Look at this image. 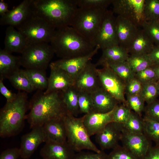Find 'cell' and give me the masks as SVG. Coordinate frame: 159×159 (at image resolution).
Segmentation results:
<instances>
[{
	"instance_id": "cell-1",
	"label": "cell",
	"mask_w": 159,
	"mask_h": 159,
	"mask_svg": "<svg viewBox=\"0 0 159 159\" xmlns=\"http://www.w3.org/2000/svg\"><path fill=\"white\" fill-rule=\"evenodd\" d=\"M38 90L29 102L30 111L26 117L31 129L51 120L62 118L68 113L62 91L45 94Z\"/></svg>"
},
{
	"instance_id": "cell-2",
	"label": "cell",
	"mask_w": 159,
	"mask_h": 159,
	"mask_svg": "<svg viewBox=\"0 0 159 159\" xmlns=\"http://www.w3.org/2000/svg\"><path fill=\"white\" fill-rule=\"evenodd\" d=\"M75 0H32V13L55 29L70 26L78 8Z\"/></svg>"
},
{
	"instance_id": "cell-3",
	"label": "cell",
	"mask_w": 159,
	"mask_h": 159,
	"mask_svg": "<svg viewBox=\"0 0 159 159\" xmlns=\"http://www.w3.org/2000/svg\"><path fill=\"white\" fill-rule=\"evenodd\" d=\"M50 43L61 59L85 56L95 48L70 26L56 29Z\"/></svg>"
},
{
	"instance_id": "cell-4",
	"label": "cell",
	"mask_w": 159,
	"mask_h": 159,
	"mask_svg": "<svg viewBox=\"0 0 159 159\" xmlns=\"http://www.w3.org/2000/svg\"><path fill=\"white\" fill-rule=\"evenodd\" d=\"M29 107L27 92L24 91H19L14 100L6 102L0 112L1 138L13 136L21 131L24 125Z\"/></svg>"
},
{
	"instance_id": "cell-5",
	"label": "cell",
	"mask_w": 159,
	"mask_h": 159,
	"mask_svg": "<svg viewBox=\"0 0 159 159\" xmlns=\"http://www.w3.org/2000/svg\"><path fill=\"white\" fill-rule=\"evenodd\" d=\"M107 9L78 8L70 25L91 44L102 25Z\"/></svg>"
},
{
	"instance_id": "cell-6",
	"label": "cell",
	"mask_w": 159,
	"mask_h": 159,
	"mask_svg": "<svg viewBox=\"0 0 159 159\" xmlns=\"http://www.w3.org/2000/svg\"><path fill=\"white\" fill-rule=\"evenodd\" d=\"M66 130L67 142L75 151L83 150L99 153V150L92 142L83 122V116L77 118L67 113L63 118Z\"/></svg>"
},
{
	"instance_id": "cell-7",
	"label": "cell",
	"mask_w": 159,
	"mask_h": 159,
	"mask_svg": "<svg viewBox=\"0 0 159 159\" xmlns=\"http://www.w3.org/2000/svg\"><path fill=\"white\" fill-rule=\"evenodd\" d=\"M24 37L27 45L50 42L56 29L44 19L32 13L16 27Z\"/></svg>"
},
{
	"instance_id": "cell-8",
	"label": "cell",
	"mask_w": 159,
	"mask_h": 159,
	"mask_svg": "<svg viewBox=\"0 0 159 159\" xmlns=\"http://www.w3.org/2000/svg\"><path fill=\"white\" fill-rule=\"evenodd\" d=\"M49 43L27 44L20 56L21 65L25 69L45 70L54 54Z\"/></svg>"
},
{
	"instance_id": "cell-9",
	"label": "cell",
	"mask_w": 159,
	"mask_h": 159,
	"mask_svg": "<svg viewBox=\"0 0 159 159\" xmlns=\"http://www.w3.org/2000/svg\"><path fill=\"white\" fill-rule=\"evenodd\" d=\"M103 67L97 69L101 87L119 102L126 105L125 82L107 66Z\"/></svg>"
},
{
	"instance_id": "cell-10",
	"label": "cell",
	"mask_w": 159,
	"mask_h": 159,
	"mask_svg": "<svg viewBox=\"0 0 159 159\" xmlns=\"http://www.w3.org/2000/svg\"><path fill=\"white\" fill-rule=\"evenodd\" d=\"M145 0H112V11L117 14L141 26L145 21L143 9Z\"/></svg>"
},
{
	"instance_id": "cell-11",
	"label": "cell",
	"mask_w": 159,
	"mask_h": 159,
	"mask_svg": "<svg viewBox=\"0 0 159 159\" xmlns=\"http://www.w3.org/2000/svg\"><path fill=\"white\" fill-rule=\"evenodd\" d=\"M116 17L112 11L107 10L103 20L96 37L92 43L100 49L119 45L116 28Z\"/></svg>"
},
{
	"instance_id": "cell-12",
	"label": "cell",
	"mask_w": 159,
	"mask_h": 159,
	"mask_svg": "<svg viewBox=\"0 0 159 159\" xmlns=\"http://www.w3.org/2000/svg\"><path fill=\"white\" fill-rule=\"evenodd\" d=\"M97 67L90 61L76 76L74 87L78 92L91 94L102 87Z\"/></svg>"
},
{
	"instance_id": "cell-13",
	"label": "cell",
	"mask_w": 159,
	"mask_h": 159,
	"mask_svg": "<svg viewBox=\"0 0 159 159\" xmlns=\"http://www.w3.org/2000/svg\"><path fill=\"white\" fill-rule=\"evenodd\" d=\"M120 141L122 146L138 159H143L152 146L151 141L144 133H131L123 129Z\"/></svg>"
},
{
	"instance_id": "cell-14",
	"label": "cell",
	"mask_w": 159,
	"mask_h": 159,
	"mask_svg": "<svg viewBox=\"0 0 159 159\" xmlns=\"http://www.w3.org/2000/svg\"><path fill=\"white\" fill-rule=\"evenodd\" d=\"M32 129L30 132L21 138L19 149L20 157L23 159H29L39 145L46 142L42 126H36Z\"/></svg>"
},
{
	"instance_id": "cell-15",
	"label": "cell",
	"mask_w": 159,
	"mask_h": 159,
	"mask_svg": "<svg viewBox=\"0 0 159 159\" xmlns=\"http://www.w3.org/2000/svg\"><path fill=\"white\" fill-rule=\"evenodd\" d=\"M123 130L122 124L112 122L96 135L95 139L101 150L113 149L118 145Z\"/></svg>"
},
{
	"instance_id": "cell-16",
	"label": "cell",
	"mask_w": 159,
	"mask_h": 159,
	"mask_svg": "<svg viewBox=\"0 0 159 159\" xmlns=\"http://www.w3.org/2000/svg\"><path fill=\"white\" fill-rule=\"evenodd\" d=\"M50 74L48 78L47 88L45 94L57 91H64L74 85V80L63 70L52 63L49 64Z\"/></svg>"
},
{
	"instance_id": "cell-17",
	"label": "cell",
	"mask_w": 159,
	"mask_h": 159,
	"mask_svg": "<svg viewBox=\"0 0 159 159\" xmlns=\"http://www.w3.org/2000/svg\"><path fill=\"white\" fill-rule=\"evenodd\" d=\"M99 49V46L97 45L93 51L85 55L68 59H60L52 63L64 70L74 80Z\"/></svg>"
},
{
	"instance_id": "cell-18",
	"label": "cell",
	"mask_w": 159,
	"mask_h": 159,
	"mask_svg": "<svg viewBox=\"0 0 159 159\" xmlns=\"http://www.w3.org/2000/svg\"><path fill=\"white\" fill-rule=\"evenodd\" d=\"M45 143L40 152L43 159H74L75 151L67 141L60 143L49 141Z\"/></svg>"
},
{
	"instance_id": "cell-19",
	"label": "cell",
	"mask_w": 159,
	"mask_h": 159,
	"mask_svg": "<svg viewBox=\"0 0 159 159\" xmlns=\"http://www.w3.org/2000/svg\"><path fill=\"white\" fill-rule=\"evenodd\" d=\"M138 27L129 20L117 16L116 28L119 45L127 49L138 33Z\"/></svg>"
},
{
	"instance_id": "cell-20",
	"label": "cell",
	"mask_w": 159,
	"mask_h": 159,
	"mask_svg": "<svg viewBox=\"0 0 159 159\" xmlns=\"http://www.w3.org/2000/svg\"><path fill=\"white\" fill-rule=\"evenodd\" d=\"M32 0H24L17 6L10 10L0 19L1 25L17 26L23 23L31 14Z\"/></svg>"
},
{
	"instance_id": "cell-21",
	"label": "cell",
	"mask_w": 159,
	"mask_h": 159,
	"mask_svg": "<svg viewBox=\"0 0 159 159\" xmlns=\"http://www.w3.org/2000/svg\"><path fill=\"white\" fill-rule=\"evenodd\" d=\"M113 110L106 113L93 112L83 116L84 125L90 137L96 135L112 122Z\"/></svg>"
},
{
	"instance_id": "cell-22",
	"label": "cell",
	"mask_w": 159,
	"mask_h": 159,
	"mask_svg": "<svg viewBox=\"0 0 159 159\" xmlns=\"http://www.w3.org/2000/svg\"><path fill=\"white\" fill-rule=\"evenodd\" d=\"M94 112L106 113L111 111L118 105L117 100L101 87L90 94Z\"/></svg>"
},
{
	"instance_id": "cell-23",
	"label": "cell",
	"mask_w": 159,
	"mask_h": 159,
	"mask_svg": "<svg viewBox=\"0 0 159 159\" xmlns=\"http://www.w3.org/2000/svg\"><path fill=\"white\" fill-rule=\"evenodd\" d=\"M63 118L51 120L43 125L46 142L63 143L67 141L66 128Z\"/></svg>"
},
{
	"instance_id": "cell-24",
	"label": "cell",
	"mask_w": 159,
	"mask_h": 159,
	"mask_svg": "<svg viewBox=\"0 0 159 159\" xmlns=\"http://www.w3.org/2000/svg\"><path fill=\"white\" fill-rule=\"evenodd\" d=\"M4 43V49L11 53L15 52L21 54L27 45L23 35L11 26L6 29Z\"/></svg>"
},
{
	"instance_id": "cell-25",
	"label": "cell",
	"mask_w": 159,
	"mask_h": 159,
	"mask_svg": "<svg viewBox=\"0 0 159 159\" xmlns=\"http://www.w3.org/2000/svg\"><path fill=\"white\" fill-rule=\"evenodd\" d=\"M154 43L142 29H139L136 35L127 49L130 55L148 54L154 46Z\"/></svg>"
},
{
	"instance_id": "cell-26",
	"label": "cell",
	"mask_w": 159,
	"mask_h": 159,
	"mask_svg": "<svg viewBox=\"0 0 159 159\" xmlns=\"http://www.w3.org/2000/svg\"><path fill=\"white\" fill-rule=\"evenodd\" d=\"M21 65L20 56H14L4 49L0 50V79H8Z\"/></svg>"
},
{
	"instance_id": "cell-27",
	"label": "cell",
	"mask_w": 159,
	"mask_h": 159,
	"mask_svg": "<svg viewBox=\"0 0 159 159\" xmlns=\"http://www.w3.org/2000/svg\"><path fill=\"white\" fill-rule=\"evenodd\" d=\"M102 55L96 66H104L109 63L126 61L130 54L127 50L119 45L110 47L102 50Z\"/></svg>"
},
{
	"instance_id": "cell-28",
	"label": "cell",
	"mask_w": 159,
	"mask_h": 159,
	"mask_svg": "<svg viewBox=\"0 0 159 159\" xmlns=\"http://www.w3.org/2000/svg\"><path fill=\"white\" fill-rule=\"evenodd\" d=\"M64 104L68 113L74 116L80 113L78 105V91L74 87L62 91Z\"/></svg>"
},
{
	"instance_id": "cell-29",
	"label": "cell",
	"mask_w": 159,
	"mask_h": 159,
	"mask_svg": "<svg viewBox=\"0 0 159 159\" xmlns=\"http://www.w3.org/2000/svg\"><path fill=\"white\" fill-rule=\"evenodd\" d=\"M16 89L26 92H31L35 90L24 70L19 69L8 79Z\"/></svg>"
},
{
	"instance_id": "cell-30",
	"label": "cell",
	"mask_w": 159,
	"mask_h": 159,
	"mask_svg": "<svg viewBox=\"0 0 159 159\" xmlns=\"http://www.w3.org/2000/svg\"><path fill=\"white\" fill-rule=\"evenodd\" d=\"M24 72L35 90H46L48 84L45 70L37 69H25Z\"/></svg>"
},
{
	"instance_id": "cell-31",
	"label": "cell",
	"mask_w": 159,
	"mask_h": 159,
	"mask_svg": "<svg viewBox=\"0 0 159 159\" xmlns=\"http://www.w3.org/2000/svg\"><path fill=\"white\" fill-rule=\"evenodd\" d=\"M122 125L123 130L128 132L138 134L144 133L143 119L132 111H131L126 122Z\"/></svg>"
},
{
	"instance_id": "cell-32",
	"label": "cell",
	"mask_w": 159,
	"mask_h": 159,
	"mask_svg": "<svg viewBox=\"0 0 159 159\" xmlns=\"http://www.w3.org/2000/svg\"><path fill=\"white\" fill-rule=\"evenodd\" d=\"M104 65L109 67L123 80L125 83L135 77V73L132 70L127 61L110 63Z\"/></svg>"
},
{
	"instance_id": "cell-33",
	"label": "cell",
	"mask_w": 159,
	"mask_h": 159,
	"mask_svg": "<svg viewBox=\"0 0 159 159\" xmlns=\"http://www.w3.org/2000/svg\"><path fill=\"white\" fill-rule=\"evenodd\" d=\"M126 61L135 73L153 66L148 54L130 55Z\"/></svg>"
},
{
	"instance_id": "cell-34",
	"label": "cell",
	"mask_w": 159,
	"mask_h": 159,
	"mask_svg": "<svg viewBox=\"0 0 159 159\" xmlns=\"http://www.w3.org/2000/svg\"><path fill=\"white\" fill-rule=\"evenodd\" d=\"M144 133L157 145H159V121L144 117Z\"/></svg>"
},
{
	"instance_id": "cell-35",
	"label": "cell",
	"mask_w": 159,
	"mask_h": 159,
	"mask_svg": "<svg viewBox=\"0 0 159 159\" xmlns=\"http://www.w3.org/2000/svg\"><path fill=\"white\" fill-rule=\"evenodd\" d=\"M143 14L145 21L159 20V0H145Z\"/></svg>"
},
{
	"instance_id": "cell-36",
	"label": "cell",
	"mask_w": 159,
	"mask_h": 159,
	"mask_svg": "<svg viewBox=\"0 0 159 159\" xmlns=\"http://www.w3.org/2000/svg\"><path fill=\"white\" fill-rule=\"evenodd\" d=\"M157 82L143 84L140 95L147 104L154 102L159 95Z\"/></svg>"
},
{
	"instance_id": "cell-37",
	"label": "cell",
	"mask_w": 159,
	"mask_h": 159,
	"mask_svg": "<svg viewBox=\"0 0 159 159\" xmlns=\"http://www.w3.org/2000/svg\"><path fill=\"white\" fill-rule=\"evenodd\" d=\"M141 26L154 43L159 46V20L144 21Z\"/></svg>"
},
{
	"instance_id": "cell-38",
	"label": "cell",
	"mask_w": 159,
	"mask_h": 159,
	"mask_svg": "<svg viewBox=\"0 0 159 159\" xmlns=\"http://www.w3.org/2000/svg\"><path fill=\"white\" fill-rule=\"evenodd\" d=\"M145 102L140 94L126 95V105L140 116L144 111Z\"/></svg>"
},
{
	"instance_id": "cell-39",
	"label": "cell",
	"mask_w": 159,
	"mask_h": 159,
	"mask_svg": "<svg viewBox=\"0 0 159 159\" xmlns=\"http://www.w3.org/2000/svg\"><path fill=\"white\" fill-rule=\"evenodd\" d=\"M78 105L80 113L85 115L94 112L91 94L78 92Z\"/></svg>"
},
{
	"instance_id": "cell-40",
	"label": "cell",
	"mask_w": 159,
	"mask_h": 159,
	"mask_svg": "<svg viewBox=\"0 0 159 159\" xmlns=\"http://www.w3.org/2000/svg\"><path fill=\"white\" fill-rule=\"evenodd\" d=\"M78 8L88 9H107L112 0H75Z\"/></svg>"
},
{
	"instance_id": "cell-41",
	"label": "cell",
	"mask_w": 159,
	"mask_h": 159,
	"mask_svg": "<svg viewBox=\"0 0 159 159\" xmlns=\"http://www.w3.org/2000/svg\"><path fill=\"white\" fill-rule=\"evenodd\" d=\"M131 110L124 104L117 105L113 110L112 122L122 124L124 123L127 120Z\"/></svg>"
},
{
	"instance_id": "cell-42",
	"label": "cell",
	"mask_w": 159,
	"mask_h": 159,
	"mask_svg": "<svg viewBox=\"0 0 159 159\" xmlns=\"http://www.w3.org/2000/svg\"><path fill=\"white\" fill-rule=\"evenodd\" d=\"M135 77L142 84L157 82L158 80L152 67L135 73Z\"/></svg>"
},
{
	"instance_id": "cell-43",
	"label": "cell",
	"mask_w": 159,
	"mask_h": 159,
	"mask_svg": "<svg viewBox=\"0 0 159 159\" xmlns=\"http://www.w3.org/2000/svg\"><path fill=\"white\" fill-rule=\"evenodd\" d=\"M108 159H138L123 146L119 145L108 155Z\"/></svg>"
},
{
	"instance_id": "cell-44",
	"label": "cell",
	"mask_w": 159,
	"mask_h": 159,
	"mask_svg": "<svg viewBox=\"0 0 159 159\" xmlns=\"http://www.w3.org/2000/svg\"><path fill=\"white\" fill-rule=\"evenodd\" d=\"M144 117L159 121V100H156L145 107Z\"/></svg>"
},
{
	"instance_id": "cell-45",
	"label": "cell",
	"mask_w": 159,
	"mask_h": 159,
	"mask_svg": "<svg viewBox=\"0 0 159 159\" xmlns=\"http://www.w3.org/2000/svg\"><path fill=\"white\" fill-rule=\"evenodd\" d=\"M142 84L135 77L126 83L125 93L126 95H134L140 94Z\"/></svg>"
},
{
	"instance_id": "cell-46",
	"label": "cell",
	"mask_w": 159,
	"mask_h": 159,
	"mask_svg": "<svg viewBox=\"0 0 159 159\" xmlns=\"http://www.w3.org/2000/svg\"><path fill=\"white\" fill-rule=\"evenodd\" d=\"M108 156L104 150L95 153L81 151L75 154L74 159H108Z\"/></svg>"
},
{
	"instance_id": "cell-47",
	"label": "cell",
	"mask_w": 159,
	"mask_h": 159,
	"mask_svg": "<svg viewBox=\"0 0 159 159\" xmlns=\"http://www.w3.org/2000/svg\"><path fill=\"white\" fill-rule=\"evenodd\" d=\"M20 156L19 148H9L1 153L0 155V159H18Z\"/></svg>"
},
{
	"instance_id": "cell-48",
	"label": "cell",
	"mask_w": 159,
	"mask_h": 159,
	"mask_svg": "<svg viewBox=\"0 0 159 159\" xmlns=\"http://www.w3.org/2000/svg\"><path fill=\"white\" fill-rule=\"evenodd\" d=\"M3 80L0 79V92L6 100V102L11 101L16 97L17 94L12 92L4 85Z\"/></svg>"
},
{
	"instance_id": "cell-49",
	"label": "cell",
	"mask_w": 159,
	"mask_h": 159,
	"mask_svg": "<svg viewBox=\"0 0 159 159\" xmlns=\"http://www.w3.org/2000/svg\"><path fill=\"white\" fill-rule=\"evenodd\" d=\"M148 54L153 66L159 65V46L155 45Z\"/></svg>"
},
{
	"instance_id": "cell-50",
	"label": "cell",
	"mask_w": 159,
	"mask_h": 159,
	"mask_svg": "<svg viewBox=\"0 0 159 159\" xmlns=\"http://www.w3.org/2000/svg\"><path fill=\"white\" fill-rule=\"evenodd\" d=\"M143 159H159V145L152 146Z\"/></svg>"
},
{
	"instance_id": "cell-51",
	"label": "cell",
	"mask_w": 159,
	"mask_h": 159,
	"mask_svg": "<svg viewBox=\"0 0 159 159\" xmlns=\"http://www.w3.org/2000/svg\"><path fill=\"white\" fill-rule=\"evenodd\" d=\"M9 11L8 9L7 4L5 3L3 0H1L0 1V15L1 16L5 15Z\"/></svg>"
},
{
	"instance_id": "cell-52",
	"label": "cell",
	"mask_w": 159,
	"mask_h": 159,
	"mask_svg": "<svg viewBox=\"0 0 159 159\" xmlns=\"http://www.w3.org/2000/svg\"><path fill=\"white\" fill-rule=\"evenodd\" d=\"M152 67L155 72L158 80H159V65L153 66Z\"/></svg>"
},
{
	"instance_id": "cell-53",
	"label": "cell",
	"mask_w": 159,
	"mask_h": 159,
	"mask_svg": "<svg viewBox=\"0 0 159 159\" xmlns=\"http://www.w3.org/2000/svg\"><path fill=\"white\" fill-rule=\"evenodd\" d=\"M157 86L158 87V88L159 91V80H158V81L157 82Z\"/></svg>"
},
{
	"instance_id": "cell-54",
	"label": "cell",
	"mask_w": 159,
	"mask_h": 159,
	"mask_svg": "<svg viewBox=\"0 0 159 159\" xmlns=\"http://www.w3.org/2000/svg\"></svg>"
}]
</instances>
